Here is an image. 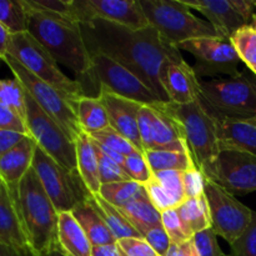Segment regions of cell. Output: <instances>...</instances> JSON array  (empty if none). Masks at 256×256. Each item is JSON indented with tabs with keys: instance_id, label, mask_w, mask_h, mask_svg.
I'll use <instances>...</instances> for the list:
<instances>
[{
	"instance_id": "obj_26",
	"label": "cell",
	"mask_w": 256,
	"mask_h": 256,
	"mask_svg": "<svg viewBox=\"0 0 256 256\" xmlns=\"http://www.w3.org/2000/svg\"><path fill=\"white\" fill-rule=\"evenodd\" d=\"M118 210L140 232L142 238L149 230L162 226V212L150 202L146 192Z\"/></svg>"
},
{
	"instance_id": "obj_2",
	"label": "cell",
	"mask_w": 256,
	"mask_h": 256,
	"mask_svg": "<svg viewBox=\"0 0 256 256\" xmlns=\"http://www.w3.org/2000/svg\"><path fill=\"white\" fill-rule=\"evenodd\" d=\"M25 5L28 8V32L50 52L58 64L72 70L85 89L92 70V56L80 24L62 15L32 9L26 2Z\"/></svg>"
},
{
	"instance_id": "obj_20",
	"label": "cell",
	"mask_w": 256,
	"mask_h": 256,
	"mask_svg": "<svg viewBox=\"0 0 256 256\" xmlns=\"http://www.w3.org/2000/svg\"><path fill=\"white\" fill-rule=\"evenodd\" d=\"M189 9L202 12L219 36L230 38L246 22L235 12L230 0H182Z\"/></svg>"
},
{
	"instance_id": "obj_13",
	"label": "cell",
	"mask_w": 256,
	"mask_h": 256,
	"mask_svg": "<svg viewBox=\"0 0 256 256\" xmlns=\"http://www.w3.org/2000/svg\"><path fill=\"white\" fill-rule=\"evenodd\" d=\"M204 195L209 205L212 229L218 236L232 245L249 228L254 212L228 190L206 178Z\"/></svg>"
},
{
	"instance_id": "obj_29",
	"label": "cell",
	"mask_w": 256,
	"mask_h": 256,
	"mask_svg": "<svg viewBox=\"0 0 256 256\" xmlns=\"http://www.w3.org/2000/svg\"><path fill=\"white\" fill-rule=\"evenodd\" d=\"M144 156L152 174L172 170L186 172L192 165L195 164L189 150H150L144 152Z\"/></svg>"
},
{
	"instance_id": "obj_15",
	"label": "cell",
	"mask_w": 256,
	"mask_h": 256,
	"mask_svg": "<svg viewBox=\"0 0 256 256\" xmlns=\"http://www.w3.org/2000/svg\"><path fill=\"white\" fill-rule=\"evenodd\" d=\"M202 174L232 195L256 192V156L248 152L220 150L212 166Z\"/></svg>"
},
{
	"instance_id": "obj_35",
	"label": "cell",
	"mask_w": 256,
	"mask_h": 256,
	"mask_svg": "<svg viewBox=\"0 0 256 256\" xmlns=\"http://www.w3.org/2000/svg\"><path fill=\"white\" fill-rule=\"evenodd\" d=\"M89 136L96 142H99L100 145H102V146L108 148V149L112 150V152H119V154L124 155V156H129V155L135 154V152H142L134 146L132 142H129L126 138L122 136L120 132L112 129V126L102 130V132L89 135Z\"/></svg>"
},
{
	"instance_id": "obj_6",
	"label": "cell",
	"mask_w": 256,
	"mask_h": 256,
	"mask_svg": "<svg viewBox=\"0 0 256 256\" xmlns=\"http://www.w3.org/2000/svg\"><path fill=\"white\" fill-rule=\"evenodd\" d=\"M150 26L166 44L176 48L198 38L219 36L210 22L199 19L182 0H139Z\"/></svg>"
},
{
	"instance_id": "obj_10",
	"label": "cell",
	"mask_w": 256,
	"mask_h": 256,
	"mask_svg": "<svg viewBox=\"0 0 256 256\" xmlns=\"http://www.w3.org/2000/svg\"><path fill=\"white\" fill-rule=\"evenodd\" d=\"M2 62L9 66V69L14 74V78H16L22 82L25 92L66 132V134L74 142L82 132H84L78 122L74 105L66 96H64L59 90L52 88V85L46 84L39 78L32 75L29 70L25 69L10 55H6Z\"/></svg>"
},
{
	"instance_id": "obj_51",
	"label": "cell",
	"mask_w": 256,
	"mask_h": 256,
	"mask_svg": "<svg viewBox=\"0 0 256 256\" xmlns=\"http://www.w3.org/2000/svg\"><path fill=\"white\" fill-rule=\"evenodd\" d=\"M0 256H35L29 248L9 246L0 242Z\"/></svg>"
},
{
	"instance_id": "obj_7",
	"label": "cell",
	"mask_w": 256,
	"mask_h": 256,
	"mask_svg": "<svg viewBox=\"0 0 256 256\" xmlns=\"http://www.w3.org/2000/svg\"><path fill=\"white\" fill-rule=\"evenodd\" d=\"M8 55L14 58L32 75L59 90L72 105L79 98L86 95L84 86L78 80L65 75L50 52L28 32L12 35Z\"/></svg>"
},
{
	"instance_id": "obj_34",
	"label": "cell",
	"mask_w": 256,
	"mask_h": 256,
	"mask_svg": "<svg viewBox=\"0 0 256 256\" xmlns=\"http://www.w3.org/2000/svg\"><path fill=\"white\" fill-rule=\"evenodd\" d=\"M240 60L250 72L256 66V32L250 25L240 28L230 36Z\"/></svg>"
},
{
	"instance_id": "obj_5",
	"label": "cell",
	"mask_w": 256,
	"mask_h": 256,
	"mask_svg": "<svg viewBox=\"0 0 256 256\" xmlns=\"http://www.w3.org/2000/svg\"><path fill=\"white\" fill-rule=\"evenodd\" d=\"M200 100L216 116L256 119V76L240 72L236 76L200 80Z\"/></svg>"
},
{
	"instance_id": "obj_47",
	"label": "cell",
	"mask_w": 256,
	"mask_h": 256,
	"mask_svg": "<svg viewBox=\"0 0 256 256\" xmlns=\"http://www.w3.org/2000/svg\"><path fill=\"white\" fill-rule=\"evenodd\" d=\"M0 129L2 130H12V132H22V134H28L26 125L25 122L9 108L0 104Z\"/></svg>"
},
{
	"instance_id": "obj_56",
	"label": "cell",
	"mask_w": 256,
	"mask_h": 256,
	"mask_svg": "<svg viewBox=\"0 0 256 256\" xmlns=\"http://www.w3.org/2000/svg\"><path fill=\"white\" fill-rule=\"evenodd\" d=\"M252 72H254V74H255V76H256V66L254 68V70H252Z\"/></svg>"
},
{
	"instance_id": "obj_1",
	"label": "cell",
	"mask_w": 256,
	"mask_h": 256,
	"mask_svg": "<svg viewBox=\"0 0 256 256\" xmlns=\"http://www.w3.org/2000/svg\"><path fill=\"white\" fill-rule=\"evenodd\" d=\"M90 55L104 54L138 75L164 102H169L162 82V70L169 58L182 52L166 44L152 26L132 30L104 20L80 24Z\"/></svg>"
},
{
	"instance_id": "obj_21",
	"label": "cell",
	"mask_w": 256,
	"mask_h": 256,
	"mask_svg": "<svg viewBox=\"0 0 256 256\" xmlns=\"http://www.w3.org/2000/svg\"><path fill=\"white\" fill-rule=\"evenodd\" d=\"M36 146L34 139L26 136L0 159V178L9 188L12 198L16 196L20 182L32 169Z\"/></svg>"
},
{
	"instance_id": "obj_17",
	"label": "cell",
	"mask_w": 256,
	"mask_h": 256,
	"mask_svg": "<svg viewBox=\"0 0 256 256\" xmlns=\"http://www.w3.org/2000/svg\"><path fill=\"white\" fill-rule=\"evenodd\" d=\"M162 82L170 102L192 104L200 98V79L182 55L169 58L162 70Z\"/></svg>"
},
{
	"instance_id": "obj_24",
	"label": "cell",
	"mask_w": 256,
	"mask_h": 256,
	"mask_svg": "<svg viewBox=\"0 0 256 256\" xmlns=\"http://www.w3.org/2000/svg\"><path fill=\"white\" fill-rule=\"evenodd\" d=\"M72 214L74 215L76 222H79L86 236L89 238L92 246L116 244V239L104 222L102 218L100 216L92 196L86 202L76 205L72 210Z\"/></svg>"
},
{
	"instance_id": "obj_50",
	"label": "cell",
	"mask_w": 256,
	"mask_h": 256,
	"mask_svg": "<svg viewBox=\"0 0 256 256\" xmlns=\"http://www.w3.org/2000/svg\"><path fill=\"white\" fill-rule=\"evenodd\" d=\"M166 256H200L194 239L180 244H172Z\"/></svg>"
},
{
	"instance_id": "obj_41",
	"label": "cell",
	"mask_w": 256,
	"mask_h": 256,
	"mask_svg": "<svg viewBox=\"0 0 256 256\" xmlns=\"http://www.w3.org/2000/svg\"><path fill=\"white\" fill-rule=\"evenodd\" d=\"M144 186L145 190H146L150 202L154 204V206L160 212L178 208L175 200L168 194L166 190L156 182V179H155L154 176H152V179L149 180V182H148L146 185H144Z\"/></svg>"
},
{
	"instance_id": "obj_23",
	"label": "cell",
	"mask_w": 256,
	"mask_h": 256,
	"mask_svg": "<svg viewBox=\"0 0 256 256\" xmlns=\"http://www.w3.org/2000/svg\"><path fill=\"white\" fill-rule=\"evenodd\" d=\"M0 242L9 246L28 248L16 204L4 182L0 184Z\"/></svg>"
},
{
	"instance_id": "obj_12",
	"label": "cell",
	"mask_w": 256,
	"mask_h": 256,
	"mask_svg": "<svg viewBox=\"0 0 256 256\" xmlns=\"http://www.w3.org/2000/svg\"><path fill=\"white\" fill-rule=\"evenodd\" d=\"M179 52L184 50L195 59L192 66L199 78L236 76L242 64L230 38L206 36L188 40L176 46Z\"/></svg>"
},
{
	"instance_id": "obj_36",
	"label": "cell",
	"mask_w": 256,
	"mask_h": 256,
	"mask_svg": "<svg viewBox=\"0 0 256 256\" xmlns=\"http://www.w3.org/2000/svg\"><path fill=\"white\" fill-rule=\"evenodd\" d=\"M94 142L95 150L98 154V160H99V174H100V182L102 185L106 184H114V182H129L130 179L128 174L125 172L124 168L120 166L118 162H115L112 158L108 156L106 154L99 149L95 142Z\"/></svg>"
},
{
	"instance_id": "obj_11",
	"label": "cell",
	"mask_w": 256,
	"mask_h": 256,
	"mask_svg": "<svg viewBox=\"0 0 256 256\" xmlns=\"http://www.w3.org/2000/svg\"><path fill=\"white\" fill-rule=\"evenodd\" d=\"M28 134L38 146L66 169H76V145L64 129L25 92Z\"/></svg>"
},
{
	"instance_id": "obj_16",
	"label": "cell",
	"mask_w": 256,
	"mask_h": 256,
	"mask_svg": "<svg viewBox=\"0 0 256 256\" xmlns=\"http://www.w3.org/2000/svg\"><path fill=\"white\" fill-rule=\"evenodd\" d=\"M142 150H189L179 122L156 106L142 105L138 116Z\"/></svg>"
},
{
	"instance_id": "obj_39",
	"label": "cell",
	"mask_w": 256,
	"mask_h": 256,
	"mask_svg": "<svg viewBox=\"0 0 256 256\" xmlns=\"http://www.w3.org/2000/svg\"><path fill=\"white\" fill-rule=\"evenodd\" d=\"M124 170L132 182L142 185H146L152 178V172L142 152H135L125 158Z\"/></svg>"
},
{
	"instance_id": "obj_30",
	"label": "cell",
	"mask_w": 256,
	"mask_h": 256,
	"mask_svg": "<svg viewBox=\"0 0 256 256\" xmlns=\"http://www.w3.org/2000/svg\"><path fill=\"white\" fill-rule=\"evenodd\" d=\"M92 198L100 216L102 218L104 222L112 232L116 242L122 239H128V238H142L140 232L125 219L124 215L116 208L102 199L99 194L92 195Z\"/></svg>"
},
{
	"instance_id": "obj_32",
	"label": "cell",
	"mask_w": 256,
	"mask_h": 256,
	"mask_svg": "<svg viewBox=\"0 0 256 256\" xmlns=\"http://www.w3.org/2000/svg\"><path fill=\"white\" fill-rule=\"evenodd\" d=\"M0 22L12 35L28 32V8L24 0H0Z\"/></svg>"
},
{
	"instance_id": "obj_8",
	"label": "cell",
	"mask_w": 256,
	"mask_h": 256,
	"mask_svg": "<svg viewBox=\"0 0 256 256\" xmlns=\"http://www.w3.org/2000/svg\"><path fill=\"white\" fill-rule=\"evenodd\" d=\"M32 169L58 212H72L92 196L78 169H66L39 146L35 149Z\"/></svg>"
},
{
	"instance_id": "obj_28",
	"label": "cell",
	"mask_w": 256,
	"mask_h": 256,
	"mask_svg": "<svg viewBox=\"0 0 256 256\" xmlns=\"http://www.w3.org/2000/svg\"><path fill=\"white\" fill-rule=\"evenodd\" d=\"M176 209L185 228L192 236L212 228L209 205L205 195L199 198H189Z\"/></svg>"
},
{
	"instance_id": "obj_57",
	"label": "cell",
	"mask_w": 256,
	"mask_h": 256,
	"mask_svg": "<svg viewBox=\"0 0 256 256\" xmlns=\"http://www.w3.org/2000/svg\"><path fill=\"white\" fill-rule=\"evenodd\" d=\"M0 184H2V178H0Z\"/></svg>"
},
{
	"instance_id": "obj_25",
	"label": "cell",
	"mask_w": 256,
	"mask_h": 256,
	"mask_svg": "<svg viewBox=\"0 0 256 256\" xmlns=\"http://www.w3.org/2000/svg\"><path fill=\"white\" fill-rule=\"evenodd\" d=\"M76 145V169L92 195L99 194L102 182L99 174V160L92 138L82 132L75 140Z\"/></svg>"
},
{
	"instance_id": "obj_38",
	"label": "cell",
	"mask_w": 256,
	"mask_h": 256,
	"mask_svg": "<svg viewBox=\"0 0 256 256\" xmlns=\"http://www.w3.org/2000/svg\"><path fill=\"white\" fill-rule=\"evenodd\" d=\"M182 172H162L152 174L156 182L166 190L168 194L175 200L178 206L186 200L184 189V180H182Z\"/></svg>"
},
{
	"instance_id": "obj_52",
	"label": "cell",
	"mask_w": 256,
	"mask_h": 256,
	"mask_svg": "<svg viewBox=\"0 0 256 256\" xmlns=\"http://www.w3.org/2000/svg\"><path fill=\"white\" fill-rule=\"evenodd\" d=\"M12 34L5 29L4 25L0 22V59H4L8 55V49H9V42Z\"/></svg>"
},
{
	"instance_id": "obj_19",
	"label": "cell",
	"mask_w": 256,
	"mask_h": 256,
	"mask_svg": "<svg viewBox=\"0 0 256 256\" xmlns=\"http://www.w3.org/2000/svg\"><path fill=\"white\" fill-rule=\"evenodd\" d=\"M212 116L216 122L220 150H238L256 156V119Z\"/></svg>"
},
{
	"instance_id": "obj_49",
	"label": "cell",
	"mask_w": 256,
	"mask_h": 256,
	"mask_svg": "<svg viewBox=\"0 0 256 256\" xmlns=\"http://www.w3.org/2000/svg\"><path fill=\"white\" fill-rule=\"evenodd\" d=\"M235 12L242 16V19L250 25L252 22V18L256 14V2L254 0H230Z\"/></svg>"
},
{
	"instance_id": "obj_4",
	"label": "cell",
	"mask_w": 256,
	"mask_h": 256,
	"mask_svg": "<svg viewBox=\"0 0 256 256\" xmlns=\"http://www.w3.org/2000/svg\"><path fill=\"white\" fill-rule=\"evenodd\" d=\"M156 108L166 112L182 128L192 160L202 172L212 166L220 152L219 138L214 116L202 105L200 98L185 105L162 102Z\"/></svg>"
},
{
	"instance_id": "obj_48",
	"label": "cell",
	"mask_w": 256,
	"mask_h": 256,
	"mask_svg": "<svg viewBox=\"0 0 256 256\" xmlns=\"http://www.w3.org/2000/svg\"><path fill=\"white\" fill-rule=\"evenodd\" d=\"M26 136H29V135L12 132V130L0 129V159Z\"/></svg>"
},
{
	"instance_id": "obj_33",
	"label": "cell",
	"mask_w": 256,
	"mask_h": 256,
	"mask_svg": "<svg viewBox=\"0 0 256 256\" xmlns=\"http://www.w3.org/2000/svg\"><path fill=\"white\" fill-rule=\"evenodd\" d=\"M0 104L12 109L25 122L26 116L25 89L16 78L0 79Z\"/></svg>"
},
{
	"instance_id": "obj_55",
	"label": "cell",
	"mask_w": 256,
	"mask_h": 256,
	"mask_svg": "<svg viewBox=\"0 0 256 256\" xmlns=\"http://www.w3.org/2000/svg\"><path fill=\"white\" fill-rule=\"evenodd\" d=\"M250 26H252V29L256 32V14H255V16L252 18V24H250Z\"/></svg>"
},
{
	"instance_id": "obj_18",
	"label": "cell",
	"mask_w": 256,
	"mask_h": 256,
	"mask_svg": "<svg viewBox=\"0 0 256 256\" xmlns=\"http://www.w3.org/2000/svg\"><path fill=\"white\" fill-rule=\"evenodd\" d=\"M98 98L102 100V105L105 106L109 116L110 126L132 142L134 146L144 154L139 128H138V116L142 105L134 100L125 99L119 95L112 94L105 89H99Z\"/></svg>"
},
{
	"instance_id": "obj_43",
	"label": "cell",
	"mask_w": 256,
	"mask_h": 256,
	"mask_svg": "<svg viewBox=\"0 0 256 256\" xmlns=\"http://www.w3.org/2000/svg\"><path fill=\"white\" fill-rule=\"evenodd\" d=\"M182 180H184L186 199H189V198H199L204 195L205 176L196 165H192L186 172H182Z\"/></svg>"
},
{
	"instance_id": "obj_37",
	"label": "cell",
	"mask_w": 256,
	"mask_h": 256,
	"mask_svg": "<svg viewBox=\"0 0 256 256\" xmlns=\"http://www.w3.org/2000/svg\"><path fill=\"white\" fill-rule=\"evenodd\" d=\"M162 225L172 244H180L194 238L185 228L176 208L162 212Z\"/></svg>"
},
{
	"instance_id": "obj_27",
	"label": "cell",
	"mask_w": 256,
	"mask_h": 256,
	"mask_svg": "<svg viewBox=\"0 0 256 256\" xmlns=\"http://www.w3.org/2000/svg\"><path fill=\"white\" fill-rule=\"evenodd\" d=\"M74 112L78 122L88 135L102 132L110 128L109 116L98 96H82L75 102Z\"/></svg>"
},
{
	"instance_id": "obj_54",
	"label": "cell",
	"mask_w": 256,
	"mask_h": 256,
	"mask_svg": "<svg viewBox=\"0 0 256 256\" xmlns=\"http://www.w3.org/2000/svg\"><path fill=\"white\" fill-rule=\"evenodd\" d=\"M45 256H66V255L62 254V252H60V250L56 248V249H52V252H49V254H46Z\"/></svg>"
},
{
	"instance_id": "obj_46",
	"label": "cell",
	"mask_w": 256,
	"mask_h": 256,
	"mask_svg": "<svg viewBox=\"0 0 256 256\" xmlns=\"http://www.w3.org/2000/svg\"><path fill=\"white\" fill-rule=\"evenodd\" d=\"M144 239L149 242L150 246L155 250L159 256H166L168 252L170 249V245H172V242H170L169 236H168L165 229L162 226H156L154 229L149 230L146 234L144 235Z\"/></svg>"
},
{
	"instance_id": "obj_22",
	"label": "cell",
	"mask_w": 256,
	"mask_h": 256,
	"mask_svg": "<svg viewBox=\"0 0 256 256\" xmlns=\"http://www.w3.org/2000/svg\"><path fill=\"white\" fill-rule=\"evenodd\" d=\"M58 249L66 256H92V245L72 212H59Z\"/></svg>"
},
{
	"instance_id": "obj_44",
	"label": "cell",
	"mask_w": 256,
	"mask_h": 256,
	"mask_svg": "<svg viewBox=\"0 0 256 256\" xmlns=\"http://www.w3.org/2000/svg\"><path fill=\"white\" fill-rule=\"evenodd\" d=\"M192 239L199 250L200 256H230L222 252V248L218 242V235L215 234L212 228L194 235Z\"/></svg>"
},
{
	"instance_id": "obj_9",
	"label": "cell",
	"mask_w": 256,
	"mask_h": 256,
	"mask_svg": "<svg viewBox=\"0 0 256 256\" xmlns=\"http://www.w3.org/2000/svg\"><path fill=\"white\" fill-rule=\"evenodd\" d=\"M92 70L86 84H92V89H105L115 95L134 100L142 105L156 106L162 100L155 94L135 72L119 64L104 54H92ZM86 89V85H85ZM86 92V90H85Z\"/></svg>"
},
{
	"instance_id": "obj_45",
	"label": "cell",
	"mask_w": 256,
	"mask_h": 256,
	"mask_svg": "<svg viewBox=\"0 0 256 256\" xmlns=\"http://www.w3.org/2000/svg\"><path fill=\"white\" fill-rule=\"evenodd\" d=\"M28 6L40 12L62 15L70 19V5L72 0H25Z\"/></svg>"
},
{
	"instance_id": "obj_14",
	"label": "cell",
	"mask_w": 256,
	"mask_h": 256,
	"mask_svg": "<svg viewBox=\"0 0 256 256\" xmlns=\"http://www.w3.org/2000/svg\"><path fill=\"white\" fill-rule=\"evenodd\" d=\"M70 19L78 24L104 20L132 30L150 26L139 0H72Z\"/></svg>"
},
{
	"instance_id": "obj_40",
	"label": "cell",
	"mask_w": 256,
	"mask_h": 256,
	"mask_svg": "<svg viewBox=\"0 0 256 256\" xmlns=\"http://www.w3.org/2000/svg\"><path fill=\"white\" fill-rule=\"evenodd\" d=\"M232 248L230 256H256V212H252V220L244 234L236 240Z\"/></svg>"
},
{
	"instance_id": "obj_53",
	"label": "cell",
	"mask_w": 256,
	"mask_h": 256,
	"mask_svg": "<svg viewBox=\"0 0 256 256\" xmlns=\"http://www.w3.org/2000/svg\"><path fill=\"white\" fill-rule=\"evenodd\" d=\"M92 256H122L116 244L105 246H92Z\"/></svg>"
},
{
	"instance_id": "obj_3",
	"label": "cell",
	"mask_w": 256,
	"mask_h": 256,
	"mask_svg": "<svg viewBox=\"0 0 256 256\" xmlns=\"http://www.w3.org/2000/svg\"><path fill=\"white\" fill-rule=\"evenodd\" d=\"M14 200L30 252L35 256H45L56 249L59 212L32 166L20 182Z\"/></svg>"
},
{
	"instance_id": "obj_31",
	"label": "cell",
	"mask_w": 256,
	"mask_h": 256,
	"mask_svg": "<svg viewBox=\"0 0 256 256\" xmlns=\"http://www.w3.org/2000/svg\"><path fill=\"white\" fill-rule=\"evenodd\" d=\"M145 192L146 190L144 185L129 180V182L102 185L99 195L116 209H122Z\"/></svg>"
},
{
	"instance_id": "obj_42",
	"label": "cell",
	"mask_w": 256,
	"mask_h": 256,
	"mask_svg": "<svg viewBox=\"0 0 256 256\" xmlns=\"http://www.w3.org/2000/svg\"><path fill=\"white\" fill-rule=\"evenodd\" d=\"M122 256H159L144 238H128L116 242Z\"/></svg>"
}]
</instances>
